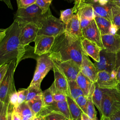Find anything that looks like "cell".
Here are the masks:
<instances>
[{
    "label": "cell",
    "instance_id": "be15d7a7",
    "mask_svg": "<svg viewBox=\"0 0 120 120\" xmlns=\"http://www.w3.org/2000/svg\"></svg>",
    "mask_w": 120,
    "mask_h": 120
},
{
    "label": "cell",
    "instance_id": "bcb514c9",
    "mask_svg": "<svg viewBox=\"0 0 120 120\" xmlns=\"http://www.w3.org/2000/svg\"><path fill=\"white\" fill-rule=\"evenodd\" d=\"M11 118H12V120H21L19 115L14 109L13 110L12 112Z\"/></svg>",
    "mask_w": 120,
    "mask_h": 120
},
{
    "label": "cell",
    "instance_id": "52a82bcc",
    "mask_svg": "<svg viewBox=\"0 0 120 120\" xmlns=\"http://www.w3.org/2000/svg\"><path fill=\"white\" fill-rule=\"evenodd\" d=\"M94 64L98 72L106 71L111 73L117 69L116 54L107 52L102 49L100 52L99 61Z\"/></svg>",
    "mask_w": 120,
    "mask_h": 120
},
{
    "label": "cell",
    "instance_id": "ba28073f",
    "mask_svg": "<svg viewBox=\"0 0 120 120\" xmlns=\"http://www.w3.org/2000/svg\"><path fill=\"white\" fill-rule=\"evenodd\" d=\"M55 38L54 36L37 35L34 41V54L37 56L48 54L52 49Z\"/></svg>",
    "mask_w": 120,
    "mask_h": 120
},
{
    "label": "cell",
    "instance_id": "9c48e42d",
    "mask_svg": "<svg viewBox=\"0 0 120 120\" xmlns=\"http://www.w3.org/2000/svg\"><path fill=\"white\" fill-rule=\"evenodd\" d=\"M21 31L19 40L21 45L24 48L32 42H34L39 28L33 23H29L20 26Z\"/></svg>",
    "mask_w": 120,
    "mask_h": 120
},
{
    "label": "cell",
    "instance_id": "f546056e",
    "mask_svg": "<svg viewBox=\"0 0 120 120\" xmlns=\"http://www.w3.org/2000/svg\"><path fill=\"white\" fill-rule=\"evenodd\" d=\"M60 19L65 25H67L69 22L74 15L73 8L64 10H60Z\"/></svg>",
    "mask_w": 120,
    "mask_h": 120
},
{
    "label": "cell",
    "instance_id": "680465c9",
    "mask_svg": "<svg viewBox=\"0 0 120 120\" xmlns=\"http://www.w3.org/2000/svg\"><path fill=\"white\" fill-rule=\"evenodd\" d=\"M117 89L119 90V91L120 92V83H119L117 86Z\"/></svg>",
    "mask_w": 120,
    "mask_h": 120
},
{
    "label": "cell",
    "instance_id": "94428289",
    "mask_svg": "<svg viewBox=\"0 0 120 120\" xmlns=\"http://www.w3.org/2000/svg\"><path fill=\"white\" fill-rule=\"evenodd\" d=\"M6 29H0V31H3L5 30Z\"/></svg>",
    "mask_w": 120,
    "mask_h": 120
},
{
    "label": "cell",
    "instance_id": "7dc6e473",
    "mask_svg": "<svg viewBox=\"0 0 120 120\" xmlns=\"http://www.w3.org/2000/svg\"><path fill=\"white\" fill-rule=\"evenodd\" d=\"M13 110V107L11 106L9 104V106H8V120H12L11 115H12V112Z\"/></svg>",
    "mask_w": 120,
    "mask_h": 120
},
{
    "label": "cell",
    "instance_id": "f35d334b",
    "mask_svg": "<svg viewBox=\"0 0 120 120\" xmlns=\"http://www.w3.org/2000/svg\"><path fill=\"white\" fill-rule=\"evenodd\" d=\"M18 8H25L36 3V0H16Z\"/></svg>",
    "mask_w": 120,
    "mask_h": 120
},
{
    "label": "cell",
    "instance_id": "ee69618b",
    "mask_svg": "<svg viewBox=\"0 0 120 120\" xmlns=\"http://www.w3.org/2000/svg\"><path fill=\"white\" fill-rule=\"evenodd\" d=\"M86 2L90 3H97L99 4H105L109 2L111 0H85Z\"/></svg>",
    "mask_w": 120,
    "mask_h": 120
},
{
    "label": "cell",
    "instance_id": "11a10c76",
    "mask_svg": "<svg viewBox=\"0 0 120 120\" xmlns=\"http://www.w3.org/2000/svg\"><path fill=\"white\" fill-rule=\"evenodd\" d=\"M33 120H45V117L42 115H36Z\"/></svg>",
    "mask_w": 120,
    "mask_h": 120
},
{
    "label": "cell",
    "instance_id": "8fae6325",
    "mask_svg": "<svg viewBox=\"0 0 120 120\" xmlns=\"http://www.w3.org/2000/svg\"><path fill=\"white\" fill-rule=\"evenodd\" d=\"M117 69L111 73L106 71L98 72V79L96 83L101 89H112L117 88L119 84L116 79Z\"/></svg>",
    "mask_w": 120,
    "mask_h": 120
},
{
    "label": "cell",
    "instance_id": "30bf717a",
    "mask_svg": "<svg viewBox=\"0 0 120 120\" xmlns=\"http://www.w3.org/2000/svg\"><path fill=\"white\" fill-rule=\"evenodd\" d=\"M53 63L64 74L68 81H75L81 71L80 66L73 60L65 61L52 60Z\"/></svg>",
    "mask_w": 120,
    "mask_h": 120
},
{
    "label": "cell",
    "instance_id": "836d02e7",
    "mask_svg": "<svg viewBox=\"0 0 120 120\" xmlns=\"http://www.w3.org/2000/svg\"><path fill=\"white\" fill-rule=\"evenodd\" d=\"M88 100V97L84 95H81L76 98L75 101L82 110V112L86 113H87V106Z\"/></svg>",
    "mask_w": 120,
    "mask_h": 120
},
{
    "label": "cell",
    "instance_id": "277c9868",
    "mask_svg": "<svg viewBox=\"0 0 120 120\" xmlns=\"http://www.w3.org/2000/svg\"><path fill=\"white\" fill-rule=\"evenodd\" d=\"M119 111H120V92L119 90L117 88L104 89L102 115L109 118Z\"/></svg>",
    "mask_w": 120,
    "mask_h": 120
},
{
    "label": "cell",
    "instance_id": "7a4b0ae2",
    "mask_svg": "<svg viewBox=\"0 0 120 120\" xmlns=\"http://www.w3.org/2000/svg\"><path fill=\"white\" fill-rule=\"evenodd\" d=\"M20 26L15 21L7 28L6 36L0 44V65L15 60L17 67L23 59L26 49L20 43Z\"/></svg>",
    "mask_w": 120,
    "mask_h": 120
},
{
    "label": "cell",
    "instance_id": "6125c7cd",
    "mask_svg": "<svg viewBox=\"0 0 120 120\" xmlns=\"http://www.w3.org/2000/svg\"><path fill=\"white\" fill-rule=\"evenodd\" d=\"M68 0V1H70V2H71V1H75V0Z\"/></svg>",
    "mask_w": 120,
    "mask_h": 120
},
{
    "label": "cell",
    "instance_id": "4316f807",
    "mask_svg": "<svg viewBox=\"0 0 120 120\" xmlns=\"http://www.w3.org/2000/svg\"><path fill=\"white\" fill-rule=\"evenodd\" d=\"M68 83L70 96L74 100H75L78 97L84 95L83 91L75 81H68Z\"/></svg>",
    "mask_w": 120,
    "mask_h": 120
},
{
    "label": "cell",
    "instance_id": "4dcf8cb0",
    "mask_svg": "<svg viewBox=\"0 0 120 120\" xmlns=\"http://www.w3.org/2000/svg\"><path fill=\"white\" fill-rule=\"evenodd\" d=\"M50 88L52 92L54 101L60 102L67 100L66 96L61 91L58 90L56 88L54 82Z\"/></svg>",
    "mask_w": 120,
    "mask_h": 120
},
{
    "label": "cell",
    "instance_id": "60d3db41",
    "mask_svg": "<svg viewBox=\"0 0 120 120\" xmlns=\"http://www.w3.org/2000/svg\"><path fill=\"white\" fill-rule=\"evenodd\" d=\"M9 106L8 102H5L0 115V120H8V112Z\"/></svg>",
    "mask_w": 120,
    "mask_h": 120
},
{
    "label": "cell",
    "instance_id": "ffe728a7",
    "mask_svg": "<svg viewBox=\"0 0 120 120\" xmlns=\"http://www.w3.org/2000/svg\"><path fill=\"white\" fill-rule=\"evenodd\" d=\"M75 81L85 96L89 97L92 95L95 87V83L92 82L81 72L78 75Z\"/></svg>",
    "mask_w": 120,
    "mask_h": 120
},
{
    "label": "cell",
    "instance_id": "484cf974",
    "mask_svg": "<svg viewBox=\"0 0 120 120\" xmlns=\"http://www.w3.org/2000/svg\"><path fill=\"white\" fill-rule=\"evenodd\" d=\"M26 102L30 109L36 115L41 112L43 107L42 95H38L31 100Z\"/></svg>",
    "mask_w": 120,
    "mask_h": 120
},
{
    "label": "cell",
    "instance_id": "4fadbf2b",
    "mask_svg": "<svg viewBox=\"0 0 120 120\" xmlns=\"http://www.w3.org/2000/svg\"><path fill=\"white\" fill-rule=\"evenodd\" d=\"M51 112H57L64 115L68 120H72L67 101H53L49 105L43 107L41 112L37 115L45 116Z\"/></svg>",
    "mask_w": 120,
    "mask_h": 120
},
{
    "label": "cell",
    "instance_id": "d6986e66",
    "mask_svg": "<svg viewBox=\"0 0 120 120\" xmlns=\"http://www.w3.org/2000/svg\"><path fill=\"white\" fill-rule=\"evenodd\" d=\"M94 20L102 35L113 34L117 33L118 29L109 20L95 15Z\"/></svg>",
    "mask_w": 120,
    "mask_h": 120
},
{
    "label": "cell",
    "instance_id": "5bb4252c",
    "mask_svg": "<svg viewBox=\"0 0 120 120\" xmlns=\"http://www.w3.org/2000/svg\"><path fill=\"white\" fill-rule=\"evenodd\" d=\"M103 49L106 52L117 53L120 51V36L117 33L101 35Z\"/></svg>",
    "mask_w": 120,
    "mask_h": 120
},
{
    "label": "cell",
    "instance_id": "9f6ffc18",
    "mask_svg": "<svg viewBox=\"0 0 120 120\" xmlns=\"http://www.w3.org/2000/svg\"><path fill=\"white\" fill-rule=\"evenodd\" d=\"M4 103V102L0 101V115L1 112L2 111V108H3V107Z\"/></svg>",
    "mask_w": 120,
    "mask_h": 120
},
{
    "label": "cell",
    "instance_id": "7402d4cb",
    "mask_svg": "<svg viewBox=\"0 0 120 120\" xmlns=\"http://www.w3.org/2000/svg\"><path fill=\"white\" fill-rule=\"evenodd\" d=\"M91 4L95 15L105 18L112 22L111 7L112 4L109 2L105 4H99L97 3Z\"/></svg>",
    "mask_w": 120,
    "mask_h": 120
},
{
    "label": "cell",
    "instance_id": "6da1fadb",
    "mask_svg": "<svg viewBox=\"0 0 120 120\" xmlns=\"http://www.w3.org/2000/svg\"><path fill=\"white\" fill-rule=\"evenodd\" d=\"M83 51L80 39L66 31L56 37L50 52V58L54 61H65L73 60L81 66Z\"/></svg>",
    "mask_w": 120,
    "mask_h": 120
},
{
    "label": "cell",
    "instance_id": "e0dca14e",
    "mask_svg": "<svg viewBox=\"0 0 120 120\" xmlns=\"http://www.w3.org/2000/svg\"><path fill=\"white\" fill-rule=\"evenodd\" d=\"M80 41L83 53L90 57L95 62H98L102 48L96 43L84 37L80 39Z\"/></svg>",
    "mask_w": 120,
    "mask_h": 120
},
{
    "label": "cell",
    "instance_id": "db71d44e",
    "mask_svg": "<svg viewBox=\"0 0 120 120\" xmlns=\"http://www.w3.org/2000/svg\"><path fill=\"white\" fill-rule=\"evenodd\" d=\"M109 2L120 8V0H111Z\"/></svg>",
    "mask_w": 120,
    "mask_h": 120
},
{
    "label": "cell",
    "instance_id": "91938a15",
    "mask_svg": "<svg viewBox=\"0 0 120 120\" xmlns=\"http://www.w3.org/2000/svg\"><path fill=\"white\" fill-rule=\"evenodd\" d=\"M117 34H118L120 36V29H119L118 31H117V33H116Z\"/></svg>",
    "mask_w": 120,
    "mask_h": 120
},
{
    "label": "cell",
    "instance_id": "5b68a950",
    "mask_svg": "<svg viewBox=\"0 0 120 120\" xmlns=\"http://www.w3.org/2000/svg\"><path fill=\"white\" fill-rule=\"evenodd\" d=\"M66 25L59 19L53 16L50 11L41 22L37 35L57 37L65 31Z\"/></svg>",
    "mask_w": 120,
    "mask_h": 120
},
{
    "label": "cell",
    "instance_id": "816d5d0a",
    "mask_svg": "<svg viewBox=\"0 0 120 120\" xmlns=\"http://www.w3.org/2000/svg\"><path fill=\"white\" fill-rule=\"evenodd\" d=\"M7 30V28L6 29L3 31H0V44H1V42L2 41L3 39H4V37L6 36V31Z\"/></svg>",
    "mask_w": 120,
    "mask_h": 120
},
{
    "label": "cell",
    "instance_id": "ac0fdd59",
    "mask_svg": "<svg viewBox=\"0 0 120 120\" xmlns=\"http://www.w3.org/2000/svg\"><path fill=\"white\" fill-rule=\"evenodd\" d=\"M53 70L54 76L53 82L56 88L63 93L66 96H70L68 80L62 71L54 63Z\"/></svg>",
    "mask_w": 120,
    "mask_h": 120
},
{
    "label": "cell",
    "instance_id": "83f0119b",
    "mask_svg": "<svg viewBox=\"0 0 120 120\" xmlns=\"http://www.w3.org/2000/svg\"><path fill=\"white\" fill-rule=\"evenodd\" d=\"M112 22L118 30L120 29V8L112 4L111 7Z\"/></svg>",
    "mask_w": 120,
    "mask_h": 120
},
{
    "label": "cell",
    "instance_id": "b9f144b4",
    "mask_svg": "<svg viewBox=\"0 0 120 120\" xmlns=\"http://www.w3.org/2000/svg\"><path fill=\"white\" fill-rule=\"evenodd\" d=\"M9 66L8 63H5L0 65V83L8 71Z\"/></svg>",
    "mask_w": 120,
    "mask_h": 120
},
{
    "label": "cell",
    "instance_id": "f907efd6",
    "mask_svg": "<svg viewBox=\"0 0 120 120\" xmlns=\"http://www.w3.org/2000/svg\"><path fill=\"white\" fill-rule=\"evenodd\" d=\"M116 65L117 68L120 66V51L116 53Z\"/></svg>",
    "mask_w": 120,
    "mask_h": 120
},
{
    "label": "cell",
    "instance_id": "681fc988",
    "mask_svg": "<svg viewBox=\"0 0 120 120\" xmlns=\"http://www.w3.org/2000/svg\"><path fill=\"white\" fill-rule=\"evenodd\" d=\"M116 79L119 83H120V66L118 67L117 68Z\"/></svg>",
    "mask_w": 120,
    "mask_h": 120
},
{
    "label": "cell",
    "instance_id": "7bdbcfd3",
    "mask_svg": "<svg viewBox=\"0 0 120 120\" xmlns=\"http://www.w3.org/2000/svg\"><path fill=\"white\" fill-rule=\"evenodd\" d=\"M79 19L80 21V28L82 30L84 29L85 28H86L87 26H88L90 23L91 21H92L86 18H82V19Z\"/></svg>",
    "mask_w": 120,
    "mask_h": 120
},
{
    "label": "cell",
    "instance_id": "d6a6232c",
    "mask_svg": "<svg viewBox=\"0 0 120 120\" xmlns=\"http://www.w3.org/2000/svg\"><path fill=\"white\" fill-rule=\"evenodd\" d=\"M27 89L28 90V93L26 102L29 101L36 97L42 94L43 91L41 90V88L37 87L34 86L30 85Z\"/></svg>",
    "mask_w": 120,
    "mask_h": 120
},
{
    "label": "cell",
    "instance_id": "7c38bea8",
    "mask_svg": "<svg viewBox=\"0 0 120 120\" xmlns=\"http://www.w3.org/2000/svg\"><path fill=\"white\" fill-rule=\"evenodd\" d=\"M74 13L76 14L79 19L86 18L92 20L95 17V13L91 4L85 0H75L73 8Z\"/></svg>",
    "mask_w": 120,
    "mask_h": 120
},
{
    "label": "cell",
    "instance_id": "8d00e7d4",
    "mask_svg": "<svg viewBox=\"0 0 120 120\" xmlns=\"http://www.w3.org/2000/svg\"><path fill=\"white\" fill-rule=\"evenodd\" d=\"M45 120H68V119L62 114L57 112H51L46 114Z\"/></svg>",
    "mask_w": 120,
    "mask_h": 120
},
{
    "label": "cell",
    "instance_id": "74e56055",
    "mask_svg": "<svg viewBox=\"0 0 120 120\" xmlns=\"http://www.w3.org/2000/svg\"><path fill=\"white\" fill-rule=\"evenodd\" d=\"M18 94L15 90L13 91L10 94L8 98V103L13 107L18 105Z\"/></svg>",
    "mask_w": 120,
    "mask_h": 120
},
{
    "label": "cell",
    "instance_id": "f1b7e54d",
    "mask_svg": "<svg viewBox=\"0 0 120 120\" xmlns=\"http://www.w3.org/2000/svg\"><path fill=\"white\" fill-rule=\"evenodd\" d=\"M92 95L88 97L86 114L92 120H98L97 117V112L95 109V105L92 100Z\"/></svg>",
    "mask_w": 120,
    "mask_h": 120
},
{
    "label": "cell",
    "instance_id": "f5cc1de1",
    "mask_svg": "<svg viewBox=\"0 0 120 120\" xmlns=\"http://www.w3.org/2000/svg\"><path fill=\"white\" fill-rule=\"evenodd\" d=\"M81 120H92L90 119L86 113L82 112L81 114Z\"/></svg>",
    "mask_w": 120,
    "mask_h": 120
},
{
    "label": "cell",
    "instance_id": "6f0895ef",
    "mask_svg": "<svg viewBox=\"0 0 120 120\" xmlns=\"http://www.w3.org/2000/svg\"><path fill=\"white\" fill-rule=\"evenodd\" d=\"M100 120H109L108 118H107L104 116L103 115H102L100 117Z\"/></svg>",
    "mask_w": 120,
    "mask_h": 120
},
{
    "label": "cell",
    "instance_id": "ab89813d",
    "mask_svg": "<svg viewBox=\"0 0 120 120\" xmlns=\"http://www.w3.org/2000/svg\"><path fill=\"white\" fill-rule=\"evenodd\" d=\"M28 93V89H22L19 90L18 91V105L21 104L24 102H26L27 95Z\"/></svg>",
    "mask_w": 120,
    "mask_h": 120
},
{
    "label": "cell",
    "instance_id": "cb8c5ba5",
    "mask_svg": "<svg viewBox=\"0 0 120 120\" xmlns=\"http://www.w3.org/2000/svg\"><path fill=\"white\" fill-rule=\"evenodd\" d=\"M67 101L72 120H81L82 110L70 96H67Z\"/></svg>",
    "mask_w": 120,
    "mask_h": 120
},
{
    "label": "cell",
    "instance_id": "c3c4849f",
    "mask_svg": "<svg viewBox=\"0 0 120 120\" xmlns=\"http://www.w3.org/2000/svg\"><path fill=\"white\" fill-rule=\"evenodd\" d=\"M0 1H1L4 2L6 4V5L8 7V8H9L10 9H13V7L10 2V0H0Z\"/></svg>",
    "mask_w": 120,
    "mask_h": 120
},
{
    "label": "cell",
    "instance_id": "44dd1931",
    "mask_svg": "<svg viewBox=\"0 0 120 120\" xmlns=\"http://www.w3.org/2000/svg\"><path fill=\"white\" fill-rule=\"evenodd\" d=\"M65 31L79 39L83 37L80 28L79 17L76 14H74L71 20L66 25Z\"/></svg>",
    "mask_w": 120,
    "mask_h": 120
},
{
    "label": "cell",
    "instance_id": "2e32d148",
    "mask_svg": "<svg viewBox=\"0 0 120 120\" xmlns=\"http://www.w3.org/2000/svg\"><path fill=\"white\" fill-rule=\"evenodd\" d=\"M81 72L90 79L94 83H96L98 79V72L94 65L88 56L82 53V61L80 66Z\"/></svg>",
    "mask_w": 120,
    "mask_h": 120
},
{
    "label": "cell",
    "instance_id": "e575fe53",
    "mask_svg": "<svg viewBox=\"0 0 120 120\" xmlns=\"http://www.w3.org/2000/svg\"><path fill=\"white\" fill-rule=\"evenodd\" d=\"M45 77V76L43 75L38 71L35 70L33 79L30 85L34 86L40 88L41 82Z\"/></svg>",
    "mask_w": 120,
    "mask_h": 120
},
{
    "label": "cell",
    "instance_id": "9a60e30c",
    "mask_svg": "<svg viewBox=\"0 0 120 120\" xmlns=\"http://www.w3.org/2000/svg\"><path fill=\"white\" fill-rule=\"evenodd\" d=\"M82 31L84 38L96 43L103 49L101 34L94 19L91 21L88 26L82 29Z\"/></svg>",
    "mask_w": 120,
    "mask_h": 120
},
{
    "label": "cell",
    "instance_id": "8992f818",
    "mask_svg": "<svg viewBox=\"0 0 120 120\" xmlns=\"http://www.w3.org/2000/svg\"><path fill=\"white\" fill-rule=\"evenodd\" d=\"M16 62L14 60L9 63V66L4 77L0 83V101L4 103L8 102L10 93L15 90L14 83V75Z\"/></svg>",
    "mask_w": 120,
    "mask_h": 120
},
{
    "label": "cell",
    "instance_id": "f6af8a7d",
    "mask_svg": "<svg viewBox=\"0 0 120 120\" xmlns=\"http://www.w3.org/2000/svg\"><path fill=\"white\" fill-rule=\"evenodd\" d=\"M108 119L109 120H120V111L111 115Z\"/></svg>",
    "mask_w": 120,
    "mask_h": 120
},
{
    "label": "cell",
    "instance_id": "603a6c76",
    "mask_svg": "<svg viewBox=\"0 0 120 120\" xmlns=\"http://www.w3.org/2000/svg\"><path fill=\"white\" fill-rule=\"evenodd\" d=\"M13 109L19 115L21 120H33L36 116L26 102L13 107Z\"/></svg>",
    "mask_w": 120,
    "mask_h": 120
},
{
    "label": "cell",
    "instance_id": "1f68e13d",
    "mask_svg": "<svg viewBox=\"0 0 120 120\" xmlns=\"http://www.w3.org/2000/svg\"><path fill=\"white\" fill-rule=\"evenodd\" d=\"M42 98L43 107L49 105L54 101L52 92L50 87L43 91Z\"/></svg>",
    "mask_w": 120,
    "mask_h": 120
},
{
    "label": "cell",
    "instance_id": "3957f363",
    "mask_svg": "<svg viewBox=\"0 0 120 120\" xmlns=\"http://www.w3.org/2000/svg\"><path fill=\"white\" fill-rule=\"evenodd\" d=\"M50 11L49 9L46 13L43 14L42 10L35 3L25 8H18L14 15V21L17 22L19 26L33 23L40 29L43 20Z\"/></svg>",
    "mask_w": 120,
    "mask_h": 120
},
{
    "label": "cell",
    "instance_id": "d590c367",
    "mask_svg": "<svg viewBox=\"0 0 120 120\" xmlns=\"http://www.w3.org/2000/svg\"><path fill=\"white\" fill-rule=\"evenodd\" d=\"M53 0H36V4L42 10L43 14H45L50 9V6Z\"/></svg>",
    "mask_w": 120,
    "mask_h": 120
},
{
    "label": "cell",
    "instance_id": "d4e9b609",
    "mask_svg": "<svg viewBox=\"0 0 120 120\" xmlns=\"http://www.w3.org/2000/svg\"><path fill=\"white\" fill-rule=\"evenodd\" d=\"M103 94L104 89L99 88L96 82L95 89L92 95V100L94 105L98 108L100 116L102 115V103Z\"/></svg>",
    "mask_w": 120,
    "mask_h": 120
}]
</instances>
